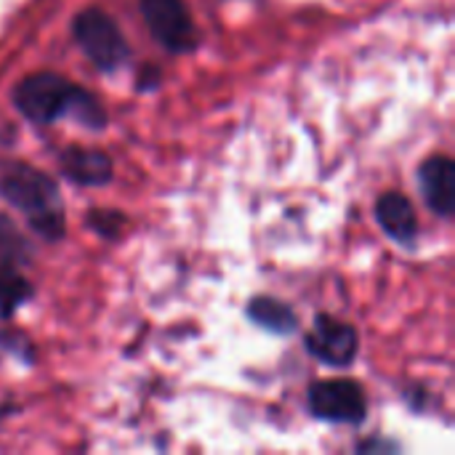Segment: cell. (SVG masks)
<instances>
[{"instance_id":"6","label":"cell","mask_w":455,"mask_h":455,"mask_svg":"<svg viewBox=\"0 0 455 455\" xmlns=\"http://www.w3.org/2000/svg\"><path fill=\"white\" fill-rule=\"evenodd\" d=\"M307 347L323 363L344 368L357 355V333L347 323H339V320L323 315L315 320V328L307 336Z\"/></svg>"},{"instance_id":"3","label":"cell","mask_w":455,"mask_h":455,"mask_svg":"<svg viewBox=\"0 0 455 455\" xmlns=\"http://www.w3.org/2000/svg\"><path fill=\"white\" fill-rule=\"evenodd\" d=\"M72 32H75V40L80 43V48L85 51V56L101 69H115L128 56V43H125L120 27L101 8L80 11L75 16Z\"/></svg>"},{"instance_id":"10","label":"cell","mask_w":455,"mask_h":455,"mask_svg":"<svg viewBox=\"0 0 455 455\" xmlns=\"http://www.w3.org/2000/svg\"><path fill=\"white\" fill-rule=\"evenodd\" d=\"M251 315H253L259 323H264V325H269V328H275V331H291V328L296 325V317L291 315V309L283 307V304H277V301H269V299L253 301Z\"/></svg>"},{"instance_id":"4","label":"cell","mask_w":455,"mask_h":455,"mask_svg":"<svg viewBox=\"0 0 455 455\" xmlns=\"http://www.w3.org/2000/svg\"><path fill=\"white\" fill-rule=\"evenodd\" d=\"M309 408L315 416L336 421V424H360L365 419L368 403H365L363 389L355 381L333 379V381H320L312 387Z\"/></svg>"},{"instance_id":"11","label":"cell","mask_w":455,"mask_h":455,"mask_svg":"<svg viewBox=\"0 0 455 455\" xmlns=\"http://www.w3.org/2000/svg\"><path fill=\"white\" fill-rule=\"evenodd\" d=\"M24 296H27V283H24V277H19L11 267H3V269H0V309H3V312L13 309Z\"/></svg>"},{"instance_id":"8","label":"cell","mask_w":455,"mask_h":455,"mask_svg":"<svg viewBox=\"0 0 455 455\" xmlns=\"http://www.w3.org/2000/svg\"><path fill=\"white\" fill-rule=\"evenodd\" d=\"M376 219L384 227V232L389 237H395L397 243H411L416 237V213H413V205L400 192H389V195H381L379 197V203H376Z\"/></svg>"},{"instance_id":"9","label":"cell","mask_w":455,"mask_h":455,"mask_svg":"<svg viewBox=\"0 0 455 455\" xmlns=\"http://www.w3.org/2000/svg\"><path fill=\"white\" fill-rule=\"evenodd\" d=\"M61 165L77 184H107L112 176V163L93 149H72L61 157Z\"/></svg>"},{"instance_id":"1","label":"cell","mask_w":455,"mask_h":455,"mask_svg":"<svg viewBox=\"0 0 455 455\" xmlns=\"http://www.w3.org/2000/svg\"><path fill=\"white\" fill-rule=\"evenodd\" d=\"M0 192L21 213H27V219L32 221V227L40 235H45V237H59L61 235L64 216H61L59 189L45 173H40L35 168H27V165H16L3 176Z\"/></svg>"},{"instance_id":"7","label":"cell","mask_w":455,"mask_h":455,"mask_svg":"<svg viewBox=\"0 0 455 455\" xmlns=\"http://www.w3.org/2000/svg\"><path fill=\"white\" fill-rule=\"evenodd\" d=\"M419 179H421V192L429 203V208L435 213H440L443 219H451L453 216L455 205V165L448 155H435L429 157L421 171H419Z\"/></svg>"},{"instance_id":"5","label":"cell","mask_w":455,"mask_h":455,"mask_svg":"<svg viewBox=\"0 0 455 455\" xmlns=\"http://www.w3.org/2000/svg\"><path fill=\"white\" fill-rule=\"evenodd\" d=\"M141 13L168 51H189L195 45V24L184 0H141Z\"/></svg>"},{"instance_id":"2","label":"cell","mask_w":455,"mask_h":455,"mask_svg":"<svg viewBox=\"0 0 455 455\" xmlns=\"http://www.w3.org/2000/svg\"><path fill=\"white\" fill-rule=\"evenodd\" d=\"M85 99L83 91H77L72 83H67L61 75L56 72H37L24 77L16 91H13V101L16 107L37 123H51L56 120L61 112L75 109L80 101Z\"/></svg>"}]
</instances>
